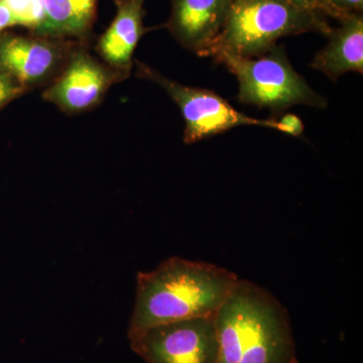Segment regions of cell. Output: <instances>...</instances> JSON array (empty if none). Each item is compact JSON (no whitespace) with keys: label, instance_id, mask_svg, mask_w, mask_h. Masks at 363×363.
<instances>
[{"label":"cell","instance_id":"1","mask_svg":"<svg viewBox=\"0 0 363 363\" xmlns=\"http://www.w3.org/2000/svg\"><path fill=\"white\" fill-rule=\"evenodd\" d=\"M238 279L224 267L177 257L138 272L128 338L157 325L214 317Z\"/></svg>","mask_w":363,"mask_h":363},{"label":"cell","instance_id":"2","mask_svg":"<svg viewBox=\"0 0 363 363\" xmlns=\"http://www.w3.org/2000/svg\"><path fill=\"white\" fill-rule=\"evenodd\" d=\"M215 323L219 363H298L288 311L257 284L238 279Z\"/></svg>","mask_w":363,"mask_h":363},{"label":"cell","instance_id":"3","mask_svg":"<svg viewBox=\"0 0 363 363\" xmlns=\"http://www.w3.org/2000/svg\"><path fill=\"white\" fill-rule=\"evenodd\" d=\"M331 30L323 13L291 0H233L220 32L201 56L257 58L281 38L310 32L328 35Z\"/></svg>","mask_w":363,"mask_h":363},{"label":"cell","instance_id":"4","mask_svg":"<svg viewBox=\"0 0 363 363\" xmlns=\"http://www.w3.org/2000/svg\"><path fill=\"white\" fill-rule=\"evenodd\" d=\"M236 76L240 85L238 100L242 104L281 112L294 105L325 108L327 100L308 85L289 62L283 47L257 58L229 54L214 57Z\"/></svg>","mask_w":363,"mask_h":363},{"label":"cell","instance_id":"5","mask_svg":"<svg viewBox=\"0 0 363 363\" xmlns=\"http://www.w3.org/2000/svg\"><path fill=\"white\" fill-rule=\"evenodd\" d=\"M128 339L147 363H219L215 316L157 325Z\"/></svg>","mask_w":363,"mask_h":363},{"label":"cell","instance_id":"6","mask_svg":"<svg viewBox=\"0 0 363 363\" xmlns=\"http://www.w3.org/2000/svg\"><path fill=\"white\" fill-rule=\"evenodd\" d=\"M142 72L147 78L161 85L180 107L186 123L184 142L188 145L238 126H264L279 130V123L274 119H259L245 116L213 91L179 84L147 67Z\"/></svg>","mask_w":363,"mask_h":363},{"label":"cell","instance_id":"7","mask_svg":"<svg viewBox=\"0 0 363 363\" xmlns=\"http://www.w3.org/2000/svg\"><path fill=\"white\" fill-rule=\"evenodd\" d=\"M167 26L184 47L201 56L218 35L233 0H171Z\"/></svg>","mask_w":363,"mask_h":363},{"label":"cell","instance_id":"8","mask_svg":"<svg viewBox=\"0 0 363 363\" xmlns=\"http://www.w3.org/2000/svg\"><path fill=\"white\" fill-rule=\"evenodd\" d=\"M108 82L104 67L84 52H79L61 77L45 93V97L64 111H82L96 104L108 87Z\"/></svg>","mask_w":363,"mask_h":363},{"label":"cell","instance_id":"9","mask_svg":"<svg viewBox=\"0 0 363 363\" xmlns=\"http://www.w3.org/2000/svg\"><path fill=\"white\" fill-rule=\"evenodd\" d=\"M57 58L56 45L48 40L0 33V73L23 86L47 77L56 66Z\"/></svg>","mask_w":363,"mask_h":363},{"label":"cell","instance_id":"10","mask_svg":"<svg viewBox=\"0 0 363 363\" xmlns=\"http://www.w3.org/2000/svg\"><path fill=\"white\" fill-rule=\"evenodd\" d=\"M339 26L332 28L329 43L313 60V69L337 80L348 72L363 73L362 14L339 18Z\"/></svg>","mask_w":363,"mask_h":363},{"label":"cell","instance_id":"11","mask_svg":"<svg viewBox=\"0 0 363 363\" xmlns=\"http://www.w3.org/2000/svg\"><path fill=\"white\" fill-rule=\"evenodd\" d=\"M145 0H117L116 18L100 38L98 50L111 65L128 70L136 45L145 33Z\"/></svg>","mask_w":363,"mask_h":363},{"label":"cell","instance_id":"12","mask_svg":"<svg viewBox=\"0 0 363 363\" xmlns=\"http://www.w3.org/2000/svg\"><path fill=\"white\" fill-rule=\"evenodd\" d=\"M99 0H44L42 37H78L90 30Z\"/></svg>","mask_w":363,"mask_h":363},{"label":"cell","instance_id":"13","mask_svg":"<svg viewBox=\"0 0 363 363\" xmlns=\"http://www.w3.org/2000/svg\"><path fill=\"white\" fill-rule=\"evenodd\" d=\"M11 9L16 25L37 33L45 16L44 0H2Z\"/></svg>","mask_w":363,"mask_h":363},{"label":"cell","instance_id":"14","mask_svg":"<svg viewBox=\"0 0 363 363\" xmlns=\"http://www.w3.org/2000/svg\"><path fill=\"white\" fill-rule=\"evenodd\" d=\"M317 6L324 16L339 20L344 16L362 14L363 0H317Z\"/></svg>","mask_w":363,"mask_h":363},{"label":"cell","instance_id":"15","mask_svg":"<svg viewBox=\"0 0 363 363\" xmlns=\"http://www.w3.org/2000/svg\"><path fill=\"white\" fill-rule=\"evenodd\" d=\"M23 86L6 74L0 73V108L18 96Z\"/></svg>","mask_w":363,"mask_h":363},{"label":"cell","instance_id":"16","mask_svg":"<svg viewBox=\"0 0 363 363\" xmlns=\"http://www.w3.org/2000/svg\"><path fill=\"white\" fill-rule=\"evenodd\" d=\"M279 123V131L292 136H300L304 133V123L295 114L286 113L274 119Z\"/></svg>","mask_w":363,"mask_h":363},{"label":"cell","instance_id":"17","mask_svg":"<svg viewBox=\"0 0 363 363\" xmlns=\"http://www.w3.org/2000/svg\"><path fill=\"white\" fill-rule=\"evenodd\" d=\"M18 25H16L13 13L9 7L2 0H0V33L6 30V28Z\"/></svg>","mask_w":363,"mask_h":363},{"label":"cell","instance_id":"18","mask_svg":"<svg viewBox=\"0 0 363 363\" xmlns=\"http://www.w3.org/2000/svg\"><path fill=\"white\" fill-rule=\"evenodd\" d=\"M291 1L294 2V4H298V6L305 7V9L318 11L317 0H291ZM320 13H321V11H320Z\"/></svg>","mask_w":363,"mask_h":363}]
</instances>
